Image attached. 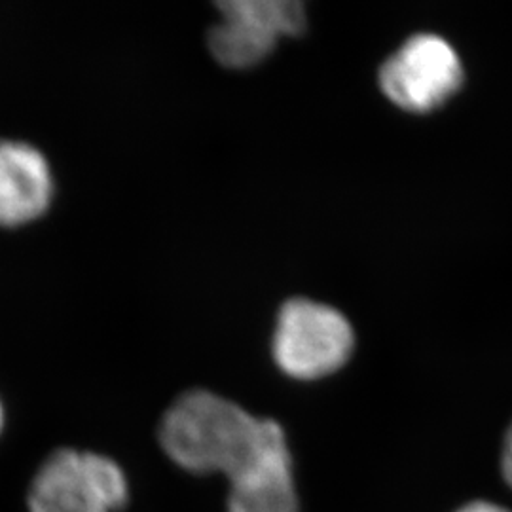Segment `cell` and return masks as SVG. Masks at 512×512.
<instances>
[{"label": "cell", "mask_w": 512, "mask_h": 512, "mask_svg": "<svg viewBox=\"0 0 512 512\" xmlns=\"http://www.w3.org/2000/svg\"><path fill=\"white\" fill-rule=\"evenodd\" d=\"M52 196L54 179L44 154L27 143L0 141V226L38 219Z\"/></svg>", "instance_id": "cell-6"}, {"label": "cell", "mask_w": 512, "mask_h": 512, "mask_svg": "<svg viewBox=\"0 0 512 512\" xmlns=\"http://www.w3.org/2000/svg\"><path fill=\"white\" fill-rule=\"evenodd\" d=\"M160 442L184 471L232 480L287 440L275 421L255 418L215 393L190 391L167 410Z\"/></svg>", "instance_id": "cell-1"}, {"label": "cell", "mask_w": 512, "mask_h": 512, "mask_svg": "<svg viewBox=\"0 0 512 512\" xmlns=\"http://www.w3.org/2000/svg\"><path fill=\"white\" fill-rule=\"evenodd\" d=\"M355 336L346 315L327 304L294 298L283 304L274 334L279 368L298 380H319L348 363Z\"/></svg>", "instance_id": "cell-2"}, {"label": "cell", "mask_w": 512, "mask_h": 512, "mask_svg": "<svg viewBox=\"0 0 512 512\" xmlns=\"http://www.w3.org/2000/svg\"><path fill=\"white\" fill-rule=\"evenodd\" d=\"M217 8L222 19L209 31V48L230 69L253 67L272 54L279 38L298 37L306 29V10L298 0H226Z\"/></svg>", "instance_id": "cell-4"}, {"label": "cell", "mask_w": 512, "mask_h": 512, "mask_svg": "<svg viewBox=\"0 0 512 512\" xmlns=\"http://www.w3.org/2000/svg\"><path fill=\"white\" fill-rule=\"evenodd\" d=\"M228 512H298L293 459L287 442L230 480Z\"/></svg>", "instance_id": "cell-7"}, {"label": "cell", "mask_w": 512, "mask_h": 512, "mask_svg": "<svg viewBox=\"0 0 512 512\" xmlns=\"http://www.w3.org/2000/svg\"><path fill=\"white\" fill-rule=\"evenodd\" d=\"M128 499V480L118 463L92 452L59 450L38 469L29 511L114 512Z\"/></svg>", "instance_id": "cell-3"}, {"label": "cell", "mask_w": 512, "mask_h": 512, "mask_svg": "<svg viewBox=\"0 0 512 512\" xmlns=\"http://www.w3.org/2000/svg\"><path fill=\"white\" fill-rule=\"evenodd\" d=\"M2 423H4V412H2V404H0V429H2Z\"/></svg>", "instance_id": "cell-10"}, {"label": "cell", "mask_w": 512, "mask_h": 512, "mask_svg": "<svg viewBox=\"0 0 512 512\" xmlns=\"http://www.w3.org/2000/svg\"><path fill=\"white\" fill-rule=\"evenodd\" d=\"M456 512H511L509 509H505V507H501V505H497V503H492V501H486V499H476V501H471V503H465L463 507H459Z\"/></svg>", "instance_id": "cell-9"}, {"label": "cell", "mask_w": 512, "mask_h": 512, "mask_svg": "<svg viewBox=\"0 0 512 512\" xmlns=\"http://www.w3.org/2000/svg\"><path fill=\"white\" fill-rule=\"evenodd\" d=\"M463 84L461 59L439 35L420 33L385 59L380 88L385 97L408 112L439 109Z\"/></svg>", "instance_id": "cell-5"}, {"label": "cell", "mask_w": 512, "mask_h": 512, "mask_svg": "<svg viewBox=\"0 0 512 512\" xmlns=\"http://www.w3.org/2000/svg\"><path fill=\"white\" fill-rule=\"evenodd\" d=\"M501 473L505 482L509 484V488L512 490V423L505 433V439H503V450H501Z\"/></svg>", "instance_id": "cell-8"}]
</instances>
